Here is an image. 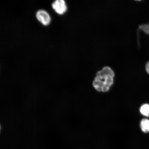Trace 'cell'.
<instances>
[{
    "mask_svg": "<svg viewBox=\"0 0 149 149\" xmlns=\"http://www.w3.org/2000/svg\"><path fill=\"white\" fill-rule=\"evenodd\" d=\"M113 76H96L93 82V86L96 91L105 92L109 90L113 83Z\"/></svg>",
    "mask_w": 149,
    "mask_h": 149,
    "instance_id": "obj_1",
    "label": "cell"
},
{
    "mask_svg": "<svg viewBox=\"0 0 149 149\" xmlns=\"http://www.w3.org/2000/svg\"><path fill=\"white\" fill-rule=\"evenodd\" d=\"M36 17L39 22L42 25L47 26L50 24L51 18L48 13L45 10H40L37 11L36 13Z\"/></svg>",
    "mask_w": 149,
    "mask_h": 149,
    "instance_id": "obj_2",
    "label": "cell"
},
{
    "mask_svg": "<svg viewBox=\"0 0 149 149\" xmlns=\"http://www.w3.org/2000/svg\"><path fill=\"white\" fill-rule=\"evenodd\" d=\"M52 6L55 12L60 15L64 14L67 9L66 3L64 0H56L52 3Z\"/></svg>",
    "mask_w": 149,
    "mask_h": 149,
    "instance_id": "obj_3",
    "label": "cell"
},
{
    "mask_svg": "<svg viewBox=\"0 0 149 149\" xmlns=\"http://www.w3.org/2000/svg\"><path fill=\"white\" fill-rule=\"evenodd\" d=\"M112 76L114 77L115 74L113 70L109 67H104L102 69L98 72L96 74L97 76Z\"/></svg>",
    "mask_w": 149,
    "mask_h": 149,
    "instance_id": "obj_4",
    "label": "cell"
},
{
    "mask_svg": "<svg viewBox=\"0 0 149 149\" xmlns=\"http://www.w3.org/2000/svg\"><path fill=\"white\" fill-rule=\"evenodd\" d=\"M140 127L142 132L145 133L149 132V119L144 118L141 120Z\"/></svg>",
    "mask_w": 149,
    "mask_h": 149,
    "instance_id": "obj_5",
    "label": "cell"
},
{
    "mask_svg": "<svg viewBox=\"0 0 149 149\" xmlns=\"http://www.w3.org/2000/svg\"><path fill=\"white\" fill-rule=\"evenodd\" d=\"M140 111L143 116L149 117V104H143L140 109Z\"/></svg>",
    "mask_w": 149,
    "mask_h": 149,
    "instance_id": "obj_6",
    "label": "cell"
},
{
    "mask_svg": "<svg viewBox=\"0 0 149 149\" xmlns=\"http://www.w3.org/2000/svg\"><path fill=\"white\" fill-rule=\"evenodd\" d=\"M139 28L146 34L149 35V24H144L140 26Z\"/></svg>",
    "mask_w": 149,
    "mask_h": 149,
    "instance_id": "obj_7",
    "label": "cell"
},
{
    "mask_svg": "<svg viewBox=\"0 0 149 149\" xmlns=\"http://www.w3.org/2000/svg\"><path fill=\"white\" fill-rule=\"evenodd\" d=\"M145 68L146 72L149 74V61L146 63Z\"/></svg>",
    "mask_w": 149,
    "mask_h": 149,
    "instance_id": "obj_8",
    "label": "cell"
}]
</instances>
